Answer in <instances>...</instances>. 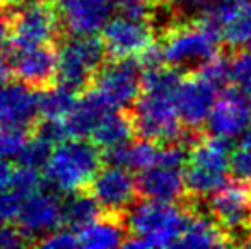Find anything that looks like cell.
I'll return each mask as SVG.
<instances>
[{
    "label": "cell",
    "instance_id": "36",
    "mask_svg": "<svg viewBox=\"0 0 251 249\" xmlns=\"http://www.w3.org/2000/svg\"><path fill=\"white\" fill-rule=\"evenodd\" d=\"M10 14L0 12V55L10 51Z\"/></svg>",
    "mask_w": 251,
    "mask_h": 249
},
{
    "label": "cell",
    "instance_id": "34",
    "mask_svg": "<svg viewBox=\"0 0 251 249\" xmlns=\"http://www.w3.org/2000/svg\"><path fill=\"white\" fill-rule=\"evenodd\" d=\"M125 16L149 19V0H113Z\"/></svg>",
    "mask_w": 251,
    "mask_h": 249
},
{
    "label": "cell",
    "instance_id": "23",
    "mask_svg": "<svg viewBox=\"0 0 251 249\" xmlns=\"http://www.w3.org/2000/svg\"><path fill=\"white\" fill-rule=\"evenodd\" d=\"M122 217L102 213L98 220L79 230V243L82 248H118L125 243V230Z\"/></svg>",
    "mask_w": 251,
    "mask_h": 249
},
{
    "label": "cell",
    "instance_id": "21",
    "mask_svg": "<svg viewBox=\"0 0 251 249\" xmlns=\"http://www.w3.org/2000/svg\"><path fill=\"white\" fill-rule=\"evenodd\" d=\"M135 118L133 113L122 110H113L106 113L100 120L93 132V142L100 149H113V147L130 143L132 136L135 135Z\"/></svg>",
    "mask_w": 251,
    "mask_h": 249
},
{
    "label": "cell",
    "instance_id": "37",
    "mask_svg": "<svg viewBox=\"0 0 251 249\" xmlns=\"http://www.w3.org/2000/svg\"><path fill=\"white\" fill-rule=\"evenodd\" d=\"M12 166L7 162V159H0V193L9 191L12 186V178H14Z\"/></svg>",
    "mask_w": 251,
    "mask_h": 249
},
{
    "label": "cell",
    "instance_id": "38",
    "mask_svg": "<svg viewBox=\"0 0 251 249\" xmlns=\"http://www.w3.org/2000/svg\"><path fill=\"white\" fill-rule=\"evenodd\" d=\"M179 10L183 12H193V10L207 9L212 0H173Z\"/></svg>",
    "mask_w": 251,
    "mask_h": 249
},
{
    "label": "cell",
    "instance_id": "1",
    "mask_svg": "<svg viewBox=\"0 0 251 249\" xmlns=\"http://www.w3.org/2000/svg\"><path fill=\"white\" fill-rule=\"evenodd\" d=\"M181 77L171 68L144 70L142 92L135 101V128L142 138L157 143H183L186 132L178 110Z\"/></svg>",
    "mask_w": 251,
    "mask_h": 249
},
{
    "label": "cell",
    "instance_id": "14",
    "mask_svg": "<svg viewBox=\"0 0 251 249\" xmlns=\"http://www.w3.org/2000/svg\"><path fill=\"white\" fill-rule=\"evenodd\" d=\"M89 193L98 200L102 213L122 215L135 202L139 184L128 167L108 166L96 174Z\"/></svg>",
    "mask_w": 251,
    "mask_h": 249
},
{
    "label": "cell",
    "instance_id": "10",
    "mask_svg": "<svg viewBox=\"0 0 251 249\" xmlns=\"http://www.w3.org/2000/svg\"><path fill=\"white\" fill-rule=\"evenodd\" d=\"M200 19L231 48L251 50V0H215Z\"/></svg>",
    "mask_w": 251,
    "mask_h": 249
},
{
    "label": "cell",
    "instance_id": "32",
    "mask_svg": "<svg viewBox=\"0 0 251 249\" xmlns=\"http://www.w3.org/2000/svg\"><path fill=\"white\" fill-rule=\"evenodd\" d=\"M38 246L43 248H75L80 246L79 243V234H75V230L69 229L67 227L65 230H53V232L47 234L45 237H41L38 241Z\"/></svg>",
    "mask_w": 251,
    "mask_h": 249
},
{
    "label": "cell",
    "instance_id": "8",
    "mask_svg": "<svg viewBox=\"0 0 251 249\" xmlns=\"http://www.w3.org/2000/svg\"><path fill=\"white\" fill-rule=\"evenodd\" d=\"M60 14L50 0H33L10 16V46L14 51L53 43L60 33Z\"/></svg>",
    "mask_w": 251,
    "mask_h": 249
},
{
    "label": "cell",
    "instance_id": "35",
    "mask_svg": "<svg viewBox=\"0 0 251 249\" xmlns=\"http://www.w3.org/2000/svg\"><path fill=\"white\" fill-rule=\"evenodd\" d=\"M26 244H29V241L21 229H14L7 224L0 226V248H21Z\"/></svg>",
    "mask_w": 251,
    "mask_h": 249
},
{
    "label": "cell",
    "instance_id": "41",
    "mask_svg": "<svg viewBox=\"0 0 251 249\" xmlns=\"http://www.w3.org/2000/svg\"><path fill=\"white\" fill-rule=\"evenodd\" d=\"M3 5H24L27 2H33V0H2Z\"/></svg>",
    "mask_w": 251,
    "mask_h": 249
},
{
    "label": "cell",
    "instance_id": "6",
    "mask_svg": "<svg viewBox=\"0 0 251 249\" xmlns=\"http://www.w3.org/2000/svg\"><path fill=\"white\" fill-rule=\"evenodd\" d=\"M186 160L188 149L185 143H169L162 147L155 164L140 171L137 178L139 193L147 200L178 202L183 200L186 188Z\"/></svg>",
    "mask_w": 251,
    "mask_h": 249
},
{
    "label": "cell",
    "instance_id": "19",
    "mask_svg": "<svg viewBox=\"0 0 251 249\" xmlns=\"http://www.w3.org/2000/svg\"><path fill=\"white\" fill-rule=\"evenodd\" d=\"M12 70L14 75L27 86L38 91L47 89L58 75V53L50 45L16 51Z\"/></svg>",
    "mask_w": 251,
    "mask_h": 249
},
{
    "label": "cell",
    "instance_id": "9",
    "mask_svg": "<svg viewBox=\"0 0 251 249\" xmlns=\"http://www.w3.org/2000/svg\"><path fill=\"white\" fill-rule=\"evenodd\" d=\"M144 67L137 57L111 58L98 70L93 84L111 110H123L133 104L142 92Z\"/></svg>",
    "mask_w": 251,
    "mask_h": 249
},
{
    "label": "cell",
    "instance_id": "5",
    "mask_svg": "<svg viewBox=\"0 0 251 249\" xmlns=\"http://www.w3.org/2000/svg\"><path fill=\"white\" fill-rule=\"evenodd\" d=\"M219 34L201 19H197L168 27L161 46L164 62L173 68L197 70L219 53Z\"/></svg>",
    "mask_w": 251,
    "mask_h": 249
},
{
    "label": "cell",
    "instance_id": "15",
    "mask_svg": "<svg viewBox=\"0 0 251 249\" xmlns=\"http://www.w3.org/2000/svg\"><path fill=\"white\" fill-rule=\"evenodd\" d=\"M17 222L29 244H36L40 237L60 229L63 224V203L56 195L41 189L23 200Z\"/></svg>",
    "mask_w": 251,
    "mask_h": 249
},
{
    "label": "cell",
    "instance_id": "13",
    "mask_svg": "<svg viewBox=\"0 0 251 249\" xmlns=\"http://www.w3.org/2000/svg\"><path fill=\"white\" fill-rule=\"evenodd\" d=\"M102 40L111 58H132L140 57L154 45V33L147 19L123 14L106 23L102 27Z\"/></svg>",
    "mask_w": 251,
    "mask_h": 249
},
{
    "label": "cell",
    "instance_id": "33",
    "mask_svg": "<svg viewBox=\"0 0 251 249\" xmlns=\"http://www.w3.org/2000/svg\"><path fill=\"white\" fill-rule=\"evenodd\" d=\"M232 171L239 181L251 188V147L239 145V149L232 154Z\"/></svg>",
    "mask_w": 251,
    "mask_h": 249
},
{
    "label": "cell",
    "instance_id": "17",
    "mask_svg": "<svg viewBox=\"0 0 251 249\" xmlns=\"http://www.w3.org/2000/svg\"><path fill=\"white\" fill-rule=\"evenodd\" d=\"M113 0H62L56 9L69 34L89 36L102 31L113 12Z\"/></svg>",
    "mask_w": 251,
    "mask_h": 249
},
{
    "label": "cell",
    "instance_id": "11",
    "mask_svg": "<svg viewBox=\"0 0 251 249\" xmlns=\"http://www.w3.org/2000/svg\"><path fill=\"white\" fill-rule=\"evenodd\" d=\"M210 215L231 234H251V188L243 181H227L208 198Z\"/></svg>",
    "mask_w": 251,
    "mask_h": 249
},
{
    "label": "cell",
    "instance_id": "40",
    "mask_svg": "<svg viewBox=\"0 0 251 249\" xmlns=\"http://www.w3.org/2000/svg\"><path fill=\"white\" fill-rule=\"evenodd\" d=\"M241 145H248L251 147V125L246 128V132L243 133V136H241Z\"/></svg>",
    "mask_w": 251,
    "mask_h": 249
},
{
    "label": "cell",
    "instance_id": "30",
    "mask_svg": "<svg viewBox=\"0 0 251 249\" xmlns=\"http://www.w3.org/2000/svg\"><path fill=\"white\" fill-rule=\"evenodd\" d=\"M231 80L243 91H251V50H239L231 58Z\"/></svg>",
    "mask_w": 251,
    "mask_h": 249
},
{
    "label": "cell",
    "instance_id": "24",
    "mask_svg": "<svg viewBox=\"0 0 251 249\" xmlns=\"http://www.w3.org/2000/svg\"><path fill=\"white\" fill-rule=\"evenodd\" d=\"M102 215V208L98 200L89 193V189L72 193L69 198L63 202V224L69 229L82 230L94 220Z\"/></svg>",
    "mask_w": 251,
    "mask_h": 249
},
{
    "label": "cell",
    "instance_id": "7",
    "mask_svg": "<svg viewBox=\"0 0 251 249\" xmlns=\"http://www.w3.org/2000/svg\"><path fill=\"white\" fill-rule=\"evenodd\" d=\"M106 50L104 40L94 34L72 36L62 45L58 51V75L56 80L70 87L75 92H84L93 86L98 70L104 65Z\"/></svg>",
    "mask_w": 251,
    "mask_h": 249
},
{
    "label": "cell",
    "instance_id": "16",
    "mask_svg": "<svg viewBox=\"0 0 251 249\" xmlns=\"http://www.w3.org/2000/svg\"><path fill=\"white\" fill-rule=\"evenodd\" d=\"M219 87L193 70L192 75L181 80L178 91V110L183 125L188 130H197L207 123L215 103Z\"/></svg>",
    "mask_w": 251,
    "mask_h": 249
},
{
    "label": "cell",
    "instance_id": "26",
    "mask_svg": "<svg viewBox=\"0 0 251 249\" xmlns=\"http://www.w3.org/2000/svg\"><path fill=\"white\" fill-rule=\"evenodd\" d=\"M159 154H161V147L157 142L149 138H142L135 143H128V160H126V167L128 169L144 171L155 164Z\"/></svg>",
    "mask_w": 251,
    "mask_h": 249
},
{
    "label": "cell",
    "instance_id": "4",
    "mask_svg": "<svg viewBox=\"0 0 251 249\" xmlns=\"http://www.w3.org/2000/svg\"><path fill=\"white\" fill-rule=\"evenodd\" d=\"M232 169V154L229 140L212 135L199 138L188 152L186 160V188L195 198L210 196L215 189L227 183Z\"/></svg>",
    "mask_w": 251,
    "mask_h": 249
},
{
    "label": "cell",
    "instance_id": "20",
    "mask_svg": "<svg viewBox=\"0 0 251 249\" xmlns=\"http://www.w3.org/2000/svg\"><path fill=\"white\" fill-rule=\"evenodd\" d=\"M109 111L113 110L106 104L101 94L91 86L77 99V104L72 110V113L63 120L69 136H82V138H86V136L93 135L96 125Z\"/></svg>",
    "mask_w": 251,
    "mask_h": 249
},
{
    "label": "cell",
    "instance_id": "42",
    "mask_svg": "<svg viewBox=\"0 0 251 249\" xmlns=\"http://www.w3.org/2000/svg\"><path fill=\"white\" fill-rule=\"evenodd\" d=\"M151 3H166V2H171V0H149Z\"/></svg>",
    "mask_w": 251,
    "mask_h": 249
},
{
    "label": "cell",
    "instance_id": "25",
    "mask_svg": "<svg viewBox=\"0 0 251 249\" xmlns=\"http://www.w3.org/2000/svg\"><path fill=\"white\" fill-rule=\"evenodd\" d=\"M75 91L63 86H50L38 91L40 114L47 120H65L75 108Z\"/></svg>",
    "mask_w": 251,
    "mask_h": 249
},
{
    "label": "cell",
    "instance_id": "29",
    "mask_svg": "<svg viewBox=\"0 0 251 249\" xmlns=\"http://www.w3.org/2000/svg\"><path fill=\"white\" fill-rule=\"evenodd\" d=\"M26 142L27 133L24 128L0 125V159H17Z\"/></svg>",
    "mask_w": 251,
    "mask_h": 249
},
{
    "label": "cell",
    "instance_id": "39",
    "mask_svg": "<svg viewBox=\"0 0 251 249\" xmlns=\"http://www.w3.org/2000/svg\"><path fill=\"white\" fill-rule=\"evenodd\" d=\"M7 55H9V53L0 55V86H2V84H5V82H9L10 75L14 73L12 63L7 60Z\"/></svg>",
    "mask_w": 251,
    "mask_h": 249
},
{
    "label": "cell",
    "instance_id": "31",
    "mask_svg": "<svg viewBox=\"0 0 251 249\" xmlns=\"http://www.w3.org/2000/svg\"><path fill=\"white\" fill-rule=\"evenodd\" d=\"M21 206H23V198L16 191L10 189V193H0V226H5V224L17 220Z\"/></svg>",
    "mask_w": 251,
    "mask_h": 249
},
{
    "label": "cell",
    "instance_id": "22",
    "mask_svg": "<svg viewBox=\"0 0 251 249\" xmlns=\"http://www.w3.org/2000/svg\"><path fill=\"white\" fill-rule=\"evenodd\" d=\"M231 234L208 215H193L183 232L178 246L181 248H222L232 243Z\"/></svg>",
    "mask_w": 251,
    "mask_h": 249
},
{
    "label": "cell",
    "instance_id": "27",
    "mask_svg": "<svg viewBox=\"0 0 251 249\" xmlns=\"http://www.w3.org/2000/svg\"><path fill=\"white\" fill-rule=\"evenodd\" d=\"M51 143L43 140L41 136L34 135L31 138H27V142L24 143L23 150L17 156L21 166H31V167H45L51 156Z\"/></svg>",
    "mask_w": 251,
    "mask_h": 249
},
{
    "label": "cell",
    "instance_id": "28",
    "mask_svg": "<svg viewBox=\"0 0 251 249\" xmlns=\"http://www.w3.org/2000/svg\"><path fill=\"white\" fill-rule=\"evenodd\" d=\"M43 188H45V178L40 174L38 167L21 166L14 171L12 186H10V189L16 191L23 200L34 195V193L41 191Z\"/></svg>",
    "mask_w": 251,
    "mask_h": 249
},
{
    "label": "cell",
    "instance_id": "43",
    "mask_svg": "<svg viewBox=\"0 0 251 249\" xmlns=\"http://www.w3.org/2000/svg\"><path fill=\"white\" fill-rule=\"evenodd\" d=\"M248 96H250V97H251V91H250V92H248Z\"/></svg>",
    "mask_w": 251,
    "mask_h": 249
},
{
    "label": "cell",
    "instance_id": "3",
    "mask_svg": "<svg viewBox=\"0 0 251 249\" xmlns=\"http://www.w3.org/2000/svg\"><path fill=\"white\" fill-rule=\"evenodd\" d=\"M104 162L100 147L93 140L72 136L56 143L47 166V180L56 191L72 195L89 189Z\"/></svg>",
    "mask_w": 251,
    "mask_h": 249
},
{
    "label": "cell",
    "instance_id": "2",
    "mask_svg": "<svg viewBox=\"0 0 251 249\" xmlns=\"http://www.w3.org/2000/svg\"><path fill=\"white\" fill-rule=\"evenodd\" d=\"M193 212L185 206L173 205V202H147L130 206L126 213V229L130 239L125 248H171L178 246L183 232L188 227Z\"/></svg>",
    "mask_w": 251,
    "mask_h": 249
},
{
    "label": "cell",
    "instance_id": "12",
    "mask_svg": "<svg viewBox=\"0 0 251 249\" xmlns=\"http://www.w3.org/2000/svg\"><path fill=\"white\" fill-rule=\"evenodd\" d=\"M251 125V97L238 86L224 87L207 120V128L214 136L234 140L243 136Z\"/></svg>",
    "mask_w": 251,
    "mask_h": 249
},
{
    "label": "cell",
    "instance_id": "18",
    "mask_svg": "<svg viewBox=\"0 0 251 249\" xmlns=\"http://www.w3.org/2000/svg\"><path fill=\"white\" fill-rule=\"evenodd\" d=\"M40 114L38 92L34 87L21 82H5L0 86V125L16 128H33Z\"/></svg>",
    "mask_w": 251,
    "mask_h": 249
}]
</instances>
